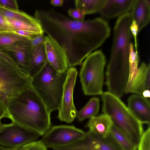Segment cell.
I'll use <instances>...</instances> for the list:
<instances>
[{"mask_svg":"<svg viewBox=\"0 0 150 150\" xmlns=\"http://www.w3.org/2000/svg\"><path fill=\"white\" fill-rule=\"evenodd\" d=\"M34 17L40 21L44 33L64 49L69 68L81 64L110 33L108 23L101 18L77 21L53 9L36 10Z\"/></svg>","mask_w":150,"mask_h":150,"instance_id":"6da1fadb","label":"cell"},{"mask_svg":"<svg viewBox=\"0 0 150 150\" xmlns=\"http://www.w3.org/2000/svg\"><path fill=\"white\" fill-rule=\"evenodd\" d=\"M131 22L130 12L119 17L116 21L113 29L110 57L106 69L107 91L118 96L125 93L129 77Z\"/></svg>","mask_w":150,"mask_h":150,"instance_id":"7a4b0ae2","label":"cell"},{"mask_svg":"<svg viewBox=\"0 0 150 150\" xmlns=\"http://www.w3.org/2000/svg\"><path fill=\"white\" fill-rule=\"evenodd\" d=\"M9 119L12 122L43 136L51 128L50 113L31 86L8 102Z\"/></svg>","mask_w":150,"mask_h":150,"instance_id":"3957f363","label":"cell"},{"mask_svg":"<svg viewBox=\"0 0 150 150\" xmlns=\"http://www.w3.org/2000/svg\"><path fill=\"white\" fill-rule=\"evenodd\" d=\"M101 95L103 114L110 117L113 124L137 148L144 132L143 124L120 98L108 91L103 92Z\"/></svg>","mask_w":150,"mask_h":150,"instance_id":"277c9868","label":"cell"},{"mask_svg":"<svg viewBox=\"0 0 150 150\" xmlns=\"http://www.w3.org/2000/svg\"><path fill=\"white\" fill-rule=\"evenodd\" d=\"M67 72L58 73L48 63L31 79V86L50 113L59 109Z\"/></svg>","mask_w":150,"mask_h":150,"instance_id":"5b68a950","label":"cell"},{"mask_svg":"<svg viewBox=\"0 0 150 150\" xmlns=\"http://www.w3.org/2000/svg\"><path fill=\"white\" fill-rule=\"evenodd\" d=\"M31 80L13 58L7 59L0 56V100L6 105L10 100L30 86Z\"/></svg>","mask_w":150,"mask_h":150,"instance_id":"8992f818","label":"cell"},{"mask_svg":"<svg viewBox=\"0 0 150 150\" xmlns=\"http://www.w3.org/2000/svg\"><path fill=\"white\" fill-rule=\"evenodd\" d=\"M106 62L105 56L100 50L92 52L85 58L79 74L85 95H101L103 93Z\"/></svg>","mask_w":150,"mask_h":150,"instance_id":"52a82bcc","label":"cell"},{"mask_svg":"<svg viewBox=\"0 0 150 150\" xmlns=\"http://www.w3.org/2000/svg\"><path fill=\"white\" fill-rule=\"evenodd\" d=\"M41 136L32 130L12 122L0 132V145L18 150L24 145L37 140Z\"/></svg>","mask_w":150,"mask_h":150,"instance_id":"ba28073f","label":"cell"},{"mask_svg":"<svg viewBox=\"0 0 150 150\" xmlns=\"http://www.w3.org/2000/svg\"><path fill=\"white\" fill-rule=\"evenodd\" d=\"M77 74V70L74 67L69 68L67 71L58 110L59 119L68 123H71L74 121L78 112L74 106L73 98Z\"/></svg>","mask_w":150,"mask_h":150,"instance_id":"9c48e42d","label":"cell"},{"mask_svg":"<svg viewBox=\"0 0 150 150\" xmlns=\"http://www.w3.org/2000/svg\"><path fill=\"white\" fill-rule=\"evenodd\" d=\"M86 132L73 125H55L42 136L41 139L47 149L67 145L83 138Z\"/></svg>","mask_w":150,"mask_h":150,"instance_id":"30bf717a","label":"cell"},{"mask_svg":"<svg viewBox=\"0 0 150 150\" xmlns=\"http://www.w3.org/2000/svg\"><path fill=\"white\" fill-rule=\"evenodd\" d=\"M53 150H121L110 135L104 138L89 131L82 138L70 144L56 146Z\"/></svg>","mask_w":150,"mask_h":150,"instance_id":"8fae6325","label":"cell"},{"mask_svg":"<svg viewBox=\"0 0 150 150\" xmlns=\"http://www.w3.org/2000/svg\"><path fill=\"white\" fill-rule=\"evenodd\" d=\"M44 45L49 65L58 73L67 72L69 67L64 49L54 39L48 35L45 36Z\"/></svg>","mask_w":150,"mask_h":150,"instance_id":"7c38bea8","label":"cell"},{"mask_svg":"<svg viewBox=\"0 0 150 150\" xmlns=\"http://www.w3.org/2000/svg\"><path fill=\"white\" fill-rule=\"evenodd\" d=\"M33 47L30 40L29 39L11 45L0 46L2 50L12 54L17 64L29 77L30 55Z\"/></svg>","mask_w":150,"mask_h":150,"instance_id":"4fadbf2b","label":"cell"},{"mask_svg":"<svg viewBox=\"0 0 150 150\" xmlns=\"http://www.w3.org/2000/svg\"><path fill=\"white\" fill-rule=\"evenodd\" d=\"M127 101V107L134 116L143 124L150 126V103L148 98L135 94L130 96Z\"/></svg>","mask_w":150,"mask_h":150,"instance_id":"5bb4252c","label":"cell"},{"mask_svg":"<svg viewBox=\"0 0 150 150\" xmlns=\"http://www.w3.org/2000/svg\"><path fill=\"white\" fill-rule=\"evenodd\" d=\"M135 0H106L99 12L106 19L118 17L128 13L131 10Z\"/></svg>","mask_w":150,"mask_h":150,"instance_id":"9a60e30c","label":"cell"},{"mask_svg":"<svg viewBox=\"0 0 150 150\" xmlns=\"http://www.w3.org/2000/svg\"><path fill=\"white\" fill-rule=\"evenodd\" d=\"M150 65L142 62L132 83L128 93L142 95L144 91L150 90Z\"/></svg>","mask_w":150,"mask_h":150,"instance_id":"2e32d148","label":"cell"},{"mask_svg":"<svg viewBox=\"0 0 150 150\" xmlns=\"http://www.w3.org/2000/svg\"><path fill=\"white\" fill-rule=\"evenodd\" d=\"M132 21L137 24L139 32L146 26L150 19V2L147 0H135L130 12Z\"/></svg>","mask_w":150,"mask_h":150,"instance_id":"e0dca14e","label":"cell"},{"mask_svg":"<svg viewBox=\"0 0 150 150\" xmlns=\"http://www.w3.org/2000/svg\"><path fill=\"white\" fill-rule=\"evenodd\" d=\"M113 125L110 117L103 114L90 118L86 127L92 133L106 138L110 135Z\"/></svg>","mask_w":150,"mask_h":150,"instance_id":"ac0fdd59","label":"cell"},{"mask_svg":"<svg viewBox=\"0 0 150 150\" xmlns=\"http://www.w3.org/2000/svg\"><path fill=\"white\" fill-rule=\"evenodd\" d=\"M48 63L44 44L33 47L30 55L29 77L32 79Z\"/></svg>","mask_w":150,"mask_h":150,"instance_id":"d6986e66","label":"cell"},{"mask_svg":"<svg viewBox=\"0 0 150 150\" xmlns=\"http://www.w3.org/2000/svg\"><path fill=\"white\" fill-rule=\"evenodd\" d=\"M6 18L14 32L21 30L32 33L38 35H44V33L41 23L38 19V21L35 22H28Z\"/></svg>","mask_w":150,"mask_h":150,"instance_id":"ffe728a7","label":"cell"},{"mask_svg":"<svg viewBox=\"0 0 150 150\" xmlns=\"http://www.w3.org/2000/svg\"><path fill=\"white\" fill-rule=\"evenodd\" d=\"M106 0H76L75 8L79 9L85 16L99 13Z\"/></svg>","mask_w":150,"mask_h":150,"instance_id":"44dd1931","label":"cell"},{"mask_svg":"<svg viewBox=\"0 0 150 150\" xmlns=\"http://www.w3.org/2000/svg\"><path fill=\"white\" fill-rule=\"evenodd\" d=\"M100 108V100L98 98H91L86 105L77 112L76 117L81 122L87 118L96 116Z\"/></svg>","mask_w":150,"mask_h":150,"instance_id":"7402d4cb","label":"cell"},{"mask_svg":"<svg viewBox=\"0 0 150 150\" xmlns=\"http://www.w3.org/2000/svg\"><path fill=\"white\" fill-rule=\"evenodd\" d=\"M110 135L121 150H137L136 147L113 124Z\"/></svg>","mask_w":150,"mask_h":150,"instance_id":"603a6c76","label":"cell"},{"mask_svg":"<svg viewBox=\"0 0 150 150\" xmlns=\"http://www.w3.org/2000/svg\"><path fill=\"white\" fill-rule=\"evenodd\" d=\"M0 13L6 17L14 19L28 22H35L38 20L25 12L19 10L8 8L0 5Z\"/></svg>","mask_w":150,"mask_h":150,"instance_id":"cb8c5ba5","label":"cell"},{"mask_svg":"<svg viewBox=\"0 0 150 150\" xmlns=\"http://www.w3.org/2000/svg\"><path fill=\"white\" fill-rule=\"evenodd\" d=\"M139 61L138 53H136L134 51L133 44L131 42L129 57L130 75L125 93H128L132 83L137 72L138 68Z\"/></svg>","mask_w":150,"mask_h":150,"instance_id":"d4e9b609","label":"cell"},{"mask_svg":"<svg viewBox=\"0 0 150 150\" xmlns=\"http://www.w3.org/2000/svg\"><path fill=\"white\" fill-rule=\"evenodd\" d=\"M28 39H29L14 32L1 33H0V46L11 45Z\"/></svg>","mask_w":150,"mask_h":150,"instance_id":"484cf974","label":"cell"},{"mask_svg":"<svg viewBox=\"0 0 150 150\" xmlns=\"http://www.w3.org/2000/svg\"><path fill=\"white\" fill-rule=\"evenodd\" d=\"M137 150H150V127L144 131L139 140Z\"/></svg>","mask_w":150,"mask_h":150,"instance_id":"4316f807","label":"cell"},{"mask_svg":"<svg viewBox=\"0 0 150 150\" xmlns=\"http://www.w3.org/2000/svg\"><path fill=\"white\" fill-rule=\"evenodd\" d=\"M47 149L40 140L28 143L17 150H47Z\"/></svg>","mask_w":150,"mask_h":150,"instance_id":"83f0119b","label":"cell"},{"mask_svg":"<svg viewBox=\"0 0 150 150\" xmlns=\"http://www.w3.org/2000/svg\"><path fill=\"white\" fill-rule=\"evenodd\" d=\"M67 13L70 18L74 20L79 21L84 20L85 15L77 8L69 9Z\"/></svg>","mask_w":150,"mask_h":150,"instance_id":"f1b7e54d","label":"cell"},{"mask_svg":"<svg viewBox=\"0 0 150 150\" xmlns=\"http://www.w3.org/2000/svg\"><path fill=\"white\" fill-rule=\"evenodd\" d=\"M14 32L6 18L0 13V33Z\"/></svg>","mask_w":150,"mask_h":150,"instance_id":"f546056e","label":"cell"},{"mask_svg":"<svg viewBox=\"0 0 150 150\" xmlns=\"http://www.w3.org/2000/svg\"><path fill=\"white\" fill-rule=\"evenodd\" d=\"M0 5L15 10H19L17 1L16 0H0Z\"/></svg>","mask_w":150,"mask_h":150,"instance_id":"4dcf8cb0","label":"cell"},{"mask_svg":"<svg viewBox=\"0 0 150 150\" xmlns=\"http://www.w3.org/2000/svg\"><path fill=\"white\" fill-rule=\"evenodd\" d=\"M130 30L131 33L133 35L134 40L135 47L136 52H138L137 49V35L139 33L138 26L136 22L134 21H132L130 26Z\"/></svg>","mask_w":150,"mask_h":150,"instance_id":"1f68e13d","label":"cell"},{"mask_svg":"<svg viewBox=\"0 0 150 150\" xmlns=\"http://www.w3.org/2000/svg\"><path fill=\"white\" fill-rule=\"evenodd\" d=\"M5 117L9 118L7 105L3 101L0 100V120Z\"/></svg>","mask_w":150,"mask_h":150,"instance_id":"d6a6232c","label":"cell"},{"mask_svg":"<svg viewBox=\"0 0 150 150\" xmlns=\"http://www.w3.org/2000/svg\"><path fill=\"white\" fill-rule=\"evenodd\" d=\"M45 36L44 35L37 36L30 40L33 47L44 44Z\"/></svg>","mask_w":150,"mask_h":150,"instance_id":"836d02e7","label":"cell"},{"mask_svg":"<svg viewBox=\"0 0 150 150\" xmlns=\"http://www.w3.org/2000/svg\"><path fill=\"white\" fill-rule=\"evenodd\" d=\"M14 32L20 35L26 37L30 40L37 36L39 35L32 33L21 30H16Z\"/></svg>","mask_w":150,"mask_h":150,"instance_id":"e575fe53","label":"cell"},{"mask_svg":"<svg viewBox=\"0 0 150 150\" xmlns=\"http://www.w3.org/2000/svg\"><path fill=\"white\" fill-rule=\"evenodd\" d=\"M50 2L53 6H61L63 5L64 1L63 0H51Z\"/></svg>","mask_w":150,"mask_h":150,"instance_id":"d590c367","label":"cell"},{"mask_svg":"<svg viewBox=\"0 0 150 150\" xmlns=\"http://www.w3.org/2000/svg\"><path fill=\"white\" fill-rule=\"evenodd\" d=\"M142 95L144 97L146 98H149L150 97V90H147L144 91Z\"/></svg>","mask_w":150,"mask_h":150,"instance_id":"8d00e7d4","label":"cell"},{"mask_svg":"<svg viewBox=\"0 0 150 150\" xmlns=\"http://www.w3.org/2000/svg\"><path fill=\"white\" fill-rule=\"evenodd\" d=\"M7 125V124H5L2 123L1 122V120H0V132Z\"/></svg>","mask_w":150,"mask_h":150,"instance_id":"74e56055","label":"cell"},{"mask_svg":"<svg viewBox=\"0 0 150 150\" xmlns=\"http://www.w3.org/2000/svg\"><path fill=\"white\" fill-rule=\"evenodd\" d=\"M8 149L0 145V150H8Z\"/></svg>","mask_w":150,"mask_h":150,"instance_id":"f35d334b","label":"cell"},{"mask_svg":"<svg viewBox=\"0 0 150 150\" xmlns=\"http://www.w3.org/2000/svg\"><path fill=\"white\" fill-rule=\"evenodd\" d=\"M8 150H16V149H8Z\"/></svg>","mask_w":150,"mask_h":150,"instance_id":"ab89813d","label":"cell"}]
</instances>
